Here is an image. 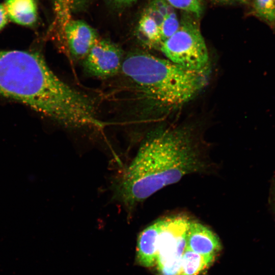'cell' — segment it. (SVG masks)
Here are the masks:
<instances>
[{
  "mask_svg": "<svg viewBox=\"0 0 275 275\" xmlns=\"http://www.w3.org/2000/svg\"><path fill=\"white\" fill-rule=\"evenodd\" d=\"M0 95L65 128H97L101 124L93 100L59 78L37 52L0 50Z\"/></svg>",
  "mask_w": 275,
  "mask_h": 275,
  "instance_id": "obj_2",
  "label": "cell"
},
{
  "mask_svg": "<svg viewBox=\"0 0 275 275\" xmlns=\"http://www.w3.org/2000/svg\"><path fill=\"white\" fill-rule=\"evenodd\" d=\"M8 16L5 6L0 4V31L6 25L8 20Z\"/></svg>",
  "mask_w": 275,
  "mask_h": 275,
  "instance_id": "obj_17",
  "label": "cell"
},
{
  "mask_svg": "<svg viewBox=\"0 0 275 275\" xmlns=\"http://www.w3.org/2000/svg\"><path fill=\"white\" fill-rule=\"evenodd\" d=\"M124 58L123 51L117 44L99 39L82 60V66L88 75L107 78L121 69Z\"/></svg>",
  "mask_w": 275,
  "mask_h": 275,
  "instance_id": "obj_6",
  "label": "cell"
},
{
  "mask_svg": "<svg viewBox=\"0 0 275 275\" xmlns=\"http://www.w3.org/2000/svg\"><path fill=\"white\" fill-rule=\"evenodd\" d=\"M256 16L275 29V0H254Z\"/></svg>",
  "mask_w": 275,
  "mask_h": 275,
  "instance_id": "obj_13",
  "label": "cell"
},
{
  "mask_svg": "<svg viewBox=\"0 0 275 275\" xmlns=\"http://www.w3.org/2000/svg\"><path fill=\"white\" fill-rule=\"evenodd\" d=\"M164 18L151 3L141 16L136 30L138 37L144 44L150 47H160V28Z\"/></svg>",
  "mask_w": 275,
  "mask_h": 275,
  "instance_id": "obj_9",
  "label": "cell"
},
{
  "mask_svg": "<svg viewBox=\"0 0 275 275\" xmlns=\"http://www.w3.org/2000/svg\"><path fill=\"white\" fill-rule=\"evenodd\" d=\"M54 23L64 26L71 19V0H53Z\"/></svg>",
  "mask_w": 275,
  "mask_h": 275,
  "instance_id": "obj_16",
  "label": "cell"
},
{
  "mask_svg": "<svg viewBox=\"0 0 275 275\" xmlns=\"http://www.w3.org/2000/svg\"><path fill=\"white\" fill-rule=\"evenodd\" d=\"M159 225L157 219L144 229L140 234L137 245V260L146 267L156 264Z\"/></svg>",
  "mask_w": 275,
  "mask_h": 275,
  "instance_id": "obj_10",
  "label": "cell"
},
{
  "mask_svg": "<svg viewBox=\"0 0 275 275\" xmlns=\"http://www.w3.org/2000/svg\"><path fill=\"white\" fill-rule=\"evenodd\" d=\"M212 262L185 248L181 263L180 275H198Z\"/></svg>",
  "mask_w": 275,
  "mask_h": 275,
  "instance_id": "obj_12",
  "label": "cell"
},
{
  "mask_svg": "<svg viewBox=\"0 0 275 275\" xmlns=\"http://www.w3.org/2000/svg\"><path fill=\"white\" fill-rule=\"evenodd\" d=\"M218 2L223 3H239L240 4H245L246 2V0H215Z\"/></svg>",
  "mask_w": 275,
  "mask_h": 275,
  "instance_id": "obj_18",
  "label": "cell"
},
{
  "mask_svg": "<svg viewBox=\"0 0 275 275\" xmlns=\"http://www.w3.org/2000/svg\"><path fill=\"white\" fill-rule=\"evenodd\" d=\"M118 4L126 5L132 3L136 0H112Z\"/></svg>",
  "mask_w": 275,
  "mask_h": 275,
  "instance_id": "obj_19",
  "label": "cell"
},
{
  "mask_svg": "<svg viewBox=\"0 0 275 275\" xmlns=\"http://www.w3.org/2000/svg\"><path fill=\"white\" fill-rule=\"evenodd\" d=\"M63 38L70 55L75 59L82 60L100 39L97 32L88 23L72 19L65 25Z\"/></svg>",
  "mask_w": 275,
  "mask_h": 275,
  "instance_id": "obj_7",
  "label": "cell"
},
{
  "mask_svg": "<svg viewBox=\"0 0 275 275\" xmlns=\"http://www.w3.org/2000/svg\"><path fill=\"white\" fill-rule=\"evenodd\" d=\"M191 221L184 214L157 219L159 233L156 264L159 275H180L181 258Z\"/></svg>",
  "mask_w": 275,
  "mask_h": 275,
  "instance_id": "obj_5",
  "label": "cell"
},
{
  "mask_svg": "<svg viewBox=\"0 0 275 275\" xmlns=\"http://www.w3.org/2000/svg\"><path fill=\"white\" fill-rule=\"evenodd\" d=\"M199 18L184 12L177 31L160 45L171 62L185 68L200 71L208 68V49L200 30Z\"/></svg>",
  "mask_w": 275,
  "mask_h": 275,
  "instance_id": "obj_4",
  "label": "cell"
},
{
  "mask_svg": "<svg viewBox=\"0 0 275 275\" xmlns=\"http://www.w3.org/2000/svg\"><path fill=\"white\" fill-rule=\"evenodd\" d=\"M221 248L215 233L201 223L191 221L186 234V248L213 262Z\"/></svg>",
  "mask_w": 275,
  "mask_h": 275,
  "instance_id": "obj_8",
  "label": "cell"
},
{
  "mask_svg": "<svg viewBox=\"0 0 275 275\" xmlns=\"http://www.w3.org/2000/svg\"><path fill=\"white\" fill-rule=\"evenodd\" d=\"M211 145L190 124L161 125L143 139L112 185L114 198L129 211L158 191L193 174L215 173Z\"/></svg>",
  "mask_w": 275,
  "mask_h": 275,
  "instance_id": "obj_1",
  "label": "cell"
},
{
  "mask_svg": "<svg viewBox=\"0 0 275 275\" xmlns=\"http://www.w3.org/2000/svg\"><path fill=\"white\" fill-rule=\"evenodd\" d=\"M4 6L12 22L25 26L36 24L38 13L35 0H6Z\"/></svg>",
  "mask_w": 275,
  "mask_h": 275,
  "instance_id": "obj_11",
  "label": "cell"
},
{
  "mask_svg": "<svg viewBox=\"0 0 275 275\" xmlns=\"http://www.w3.org/2000/svg\"><path fill=\"white\" fill-rule=\"evenodd\" d=\"M121 70L146 97L170 106L191 100L208 79V68L189 70L141 51L127 54Z\"/></svg>",
  "mask_w": 275,
  "mask_h": 275,
  "instance_id": "obj_3",
  "label": "cell"
},
{
  "mask_svg": "<svg viewBox=\"0 0 275 275\" xmlns=\"http://www.w3.org/2000/svg\"><path fill=\"white\" fill-rule=\"evenodd\" d=\"M179 24L180 20H179L174 8L170 5L168 13L164 17L161 25L160 39L161 44L177 31Z\"/></svg>",
  "mask_w": 275,
  "mask_h": 275,
  "instance_id": "obj_14",
  "label": "cell"
},
{
  "mask_svg": "<svg viewBox=\"0 0 275 275\" xmlns=\"http://www.w3.org/2000/svg\"><path fill=\"white\" fill-rule=\"evenodd\" d=\"M173 8L181 10L200 18L203 11L202 0H165Z\"/></svg>",
  "mask_w": 275,
  "mask_h": 275,
  "instance_id": "obj_15",
  "label": "cell"
}]
</instances>
